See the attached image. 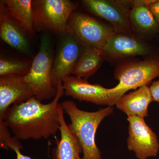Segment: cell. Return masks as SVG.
I'll use <instances>...</instances> for the list:
<instances>
[{"mask_svg":"<svg viewBox=\"0 0 159 159\" xmlns=\"http://www.w3.org/2000/svg\"><path fill=\"white\" fill-rule=\"evenodd\" d=\"M64 94L62 82L60 81L57 94L52 102L44 104L35 97H31L11 106L0 119L19 140L48 139L59 130L58 106Z\"/></svg>","mask_w":159,"mask_h":159,"instance_id":"cell-1","label":"cell"},{"mask_svg":"<svg viewBox=\"0 0 159 159\" xmlns=\"http://www.w3.org/2000/svg\"><path fill=\"white\" fill-rule=\"evenodd\" d=\"M64 111L67 114L71 123L69 129L79 141L82 149V159H102L101 152L96 145V132L102 120L113 112L112 107L89 112L81 110L72 100L61 103Z\"/></svg>","mask_w":159,"mask_h":159,"instance_id":"cell-2","label":"cell"},{"mask_svg":"<svg viewBox=\"0 0 159 159\" xmlns=\"http://www.w3.org/2000/svg\"><path fill=\"white\" fill-rule=\"evenodd\" d=\"M114 66V77L119 82L112 89L119 100L128 91L148 86L159 77V54L123 60Z\"/></svg>","mask_w":159,"mask_h":159,"instance_id":"cell-3","label":"cell"},{"mask_svg":"<svg viewBox=\"0 0 159 159\" xmlns=\"http://www.w3.org/2000/svg\"><path fill=\"white\" fill-rule=\"evenodd\" d=\"M50 44L48 35H44L29 73L24 77L26 85L41 102L55 97L57 93V88L52 84L53 62Z\"/></svg>","mask_w":159,"mask_h":159,"instance_id":"cell-4","label":"cell"},{"mask_svg":"<svg viewBox=\"0 0 159 159\" xmlns=\"http://www.w3.org/2000/svg\"><path fill=\"white\" fill-rule=\"evenodd\" d=\"M77 6L69 0L32 1L34 31L49 30L65 34L69 18Z\"/></svg>","mask_w":159,"mask_h":159,"instance_id":"cell-5","label":"cell"},{"mask_svg":"<svg viewBox=\"0 0 159 159\" xmlns=\"http://www.w3.org/2000/svg\"><path fill=\"white\" fill-rule=\"evenodd\" d=\"M105 60L115 66L123 60L159 54L155 41L146 40L134 33L114 32L102 50Z\"/></svg>","mask_w":159,"mask_h":159,"instance_id":"cell-6","label":"cell"},{"mask_svg":"<svg viewBox=\"0 0 159 159\" xmlns=\"http://www.w3.org/2000/svg\"><path fill=\"white\" fill-rule=\"evenodd\" d=\"M115 32L106 24L80 11H74L68 21L66 33L74 36L83 46L102 50Z\"/></svg>","mask_w":159,"mask_h":159,"instance_id":"cell-7","label":"cell"},{"mask_svg":"<svg viewBox=\"0 0 159 159\" xmlns=\"http://www.w3.org/2000/svg\"><path fill=\"white\" fill-rule=\"evenodd\" d=\"M62 84L65 94L79 101L109 107L116 105L118 101L111 89L98 84H92L87 80L70 76L63 80Z\"/></svg>","mask_w":159,"mask_h":159,"instance_id":"cell-8","label":"cell"},{"mask_svg":"<svg viewBox=\"0 0 159 159\" xmlns=\"http://www.w3.org/2000/svg\"><path fill=\"white\" fill-rule=\"evenodd\" d=\"M129 150L135 152L139 159L157 156L159 150L158 139L143 118L128 116Z\"/></svg>","mask_w":159,"mask_h":159,"instance_id":"cell-9","label":"cell"},{"mask_svg":"<svg viewBox=\"0 0 159 159\" xmlns=\"http://www.w3.org/2000/svg\"><path fill=\"white\" fill-rule=\"evenodd\" d=\"M88 11L110 24L115 32L133 33L129 18L130 10L120 0H84Z\"/></svg>","mask_w":159,"mask_h":159,"instance_id":"cell-10","label":"cell"},{"mask_svg":"<svg viewBox=\"0 0 159 159\" xmlns=\"http://www.w3.org/2000/svg\"><path fill=\"white\" fill-rule=\"evenodd\" d=\"M57 51L52 70V84L57 88L60 81L62 82L70 76L82 53L83 46L70 34L65 33Z\"/></svg>","mask_w":159,"mask_h":159,"instance_id":"cell-11","label":"cell"},{"mask_svg":"<svg viewBox=\"0 0 159 159\" xmlns=\"http://www.w3.org/2000/svg\"><path fill=\"white\" fill-rule=\"evenodd\" d=\"M154 0L127 1L129 9V18L133 32L146 40L155 41L159 32V25L149 6Z\"/></svg>","mask_w":159,"mask_h":159,"instance_id":"cell-12","label":"cell"},{"mask_svg":"<svg viewBox=\"0 0 159 159\" xmlns=\"http://www.w3.org/2000/svg\"><path fill=\"white\" fill-rule=\"evenodd\" d=\"M33 97L24 81V77H0V119L11 106L25 102Z\"/></svg>","mask_w":159,"mask_h":159,"instance_id":"cell-13","label":"cell"},{"mask_svg":"<svg viewBox=\"0 0 159 159\" xmlns=\"http://www.w3.org/2000/svg\"><path fill=\"white\" fill-rule=\"evenodd\" d=\"M148 85L124 94L117 101L116 105L128 116H138L144 118L148 116V107L152 102Z\"/></svg>","mask_w":159,"mask_h":159,"instance_id":"cell-14","label":"cell"},{"mask_svg":"<svg viewBox=\"0 0 159 159\" xmlns=\"http://www.w3.org/2000/svg\"><path fill=\"white\" fill-rule=\"evenodd\" d=\"M61 139L57 142L55 148L56 159H82L80 153L82 152L81 145L78 139L71 132L64 117V110L61 104L58 106Z\"/></svg>","mask_w":159,"mask_h":159,"instance_id":"cell-15","label":"cell"},{"mask_svg":"<svg viewBox=\"0 0 159 159\" xmlns=\"http://www.w3.org/2000/svg\"><path fill=\"white\" fill-rule=\"evenodd\" d=\"M25 32L12 20L7 13L4 4L0 2V35L1 39L12 48L23 53L30 49Z\"/></svg>","mask_w":159,"mask_h":159,"instance_id":"cell-16","label":"cell"},{"mask_svg":"<svg viewBox=\"0 0 159 159\" xmlns=\"http://www.w3.org/2000/svg\"><path fill=\"white\" fill-rule=\"evenodd\" d=\"M7 13L25 33H35L31 0H2Z\"/></svg>","mask_w":159,"mask_h":159,"instance_id":"cell-17","label":"cell"},{"mask_svg":"<svg viewBox=\"0 0 159 159\" xmlns=\"http://www.w3.org/2000/svg\"><path fill=\"white\" fill-rule=\"evenodd\" d=\"M105 60L102 50L83 46L82 53L71 74L87 80L98 71Z\"/></svg>","mask_w":159,"mask_h":159,"instance_id":"cell-18","label":"cell"},{"mask_svg":"<svg viewBox=\"0 0 159 159\" xmlns=\"http://www.w3.org/2000/svg\"><path fill=\"white\" fill-rule=\"evenodd\" d=\"M31 65L22 61L0 59V77L16 76L24 77L29 73Z\"/></svg>","mask_w":159,"mask_h":159,"instance_id":"cell-19","label":"cell"},{"mask_svg":"<svg viewBox=\"0 0 159 159\" xmlns=\"http://www.w3.org/2000/svg\"><path fill=\"white\" fill-rule=\"evenodd\" d=\"M11 131L2 119H0V145L1 148L14 151L23 148L20 140L11 136Z\"/></svg>","mask_w":159,"mask_h":159,"instance_id":"cell-20","label":"cell"},{"mask_svg":"<svg viewBox=\"0 0 159 159\" xmlns=\"http://www.w3.org/2000/svg\"><path fill=\"white\" fill-rule=\"evenodd\" d=\"M149 88L152 101L159 102V79L152 82Z\"/></svg>","mask_w":159,"mask_h":159,"instance_id":"cell-21","label":"cell"},{"mask_svg":"<svg viewBox=\"0 0 159 159\" xmlns=\"http://www.w3.org/2000/svg\"><path fill=\"white\" fill-rule=\"evenodd\" d=\"M149 8L159 25V0H154Z\"/></svg>","mask_w":159,"mask_h":159,"instance_id":"cell-22","label":"cell"},{"mask_svg":"<svg viewBox=\"0 0 159 159\" xmlns=\"http://www.w3.org/2000/svg\"><path fill=\"white\" fill-rule=\"evenodd\" d=\"M20 150V149L17 148V149H15L14 150L16 154V159H33L30 157L22 154L21 153ZM52 159H56L54 157V158Z\"/></svg>","mask_w":159,"mask_h":159,"instance_id":"cell-23","label":"cell"},{"mask_svg":"<svg viewBox=\"0 0 159 159\" xmlns=\"http://www.w3.org/2000/svg\"><path fill=\"white\" fill-rule=\"evenodd\" d=\"M155 41L157 43L158 45L159 46V32L158 33L157 35L156 38L155 39Z\"/></svg>","mask_w":159,"mask_h":159,"instance_id":"cell-24","label":"cell"}]
</instances>
